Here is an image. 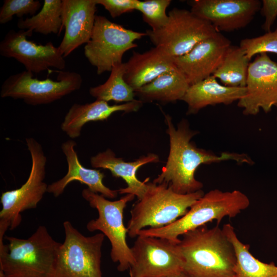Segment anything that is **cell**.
<instances>
[{
  "label": "cell",
  "mask_w": 277,
  "mask_h": 277,
  "mask_svg": "<svg viewBox=\"0 0 277 277\" xmlns=\"http://www.w3.org/2000/svg\"><path fill=\"white\" fill-rule=\"evenodd\" d=\"M249 62L242 48L231 45L213 75L224 86L246 87Z\"/></svg>",
  "instance_id": "d4e9b609"
},
{
  "label": "cell",
  "mask_w": 277,
  "mask_h": 277,
  "mask_svg": "<svg viewBox=\"0 0 277 277\" xmlns=\"http://www.w3.org/2000/svg\"><path fill=\"white\" fill-rule=\"evenodd\" d=\"M61 0H44L43 6L35 15L17 24L20 30H28L44 35L58 34L63 28Z\"/></svg>",
  "instance_id": "4316f807"
},
{
  "label": "cell",
  "mask_w": 277,
  "mask_h": 277,
  "mask_svg": "<svg viewBox=\"0 0 277 277\" xmlns=\"http://www.w3.org/2000/svg\"><path fill=\"white\" fill-rule=\"evenodd\" d=\"M81 75L75 72L58 71L55 81L33 78V73L25 70L9 76L1 86L2 98L22 100L28 105L51 103L80 89Z\"/></svg>",
  "instance_id": "8fae6325"
},
{
  "label": "cell",
  "mask_w": 277,
  "mask_h": 277,
  "mask_svg": "<svg viewBox=\"0 0 277 277\" xmlns=\"http://www.w3.org/2000/svg\"><path fill=\"white\" fill-rule=\"evenodd\" d=\"M262 3L261 12L265 17L262 28L268 32L271 31V28L277 17V0H263Z\"/></svg>",
  "instance_id": "1f68e13d"
},
{
  "label": "cell",
  "mask_w": 277,
  "mask_h": 277,
  "mask_svg": "<svg viewBox=\"0 0 277 277\" xmlns=\"http://www.w3.org/2000/svg\"><path fill=\"white\" fill-rule=\"evenodd\" d=\"M276 107H277V105H276ZM276 122H277V115H276Z\"/></svg>",
  "instance_id": "836d02e7"
},
{
  "label": "cell",
  "mask_w": 277,
  "mask_h": 277,
  "mask_svg": "<svg viewBox=\"0 0 277 277\" xmlns=\"http://www.w3.org/2000/svg\"><path fill=\"white\" fill-rule=\"evenodd\" d=\"M32 160L31 169L26 182L19 188L2 193L0 211V238L8 229L13 230L21 224L23 211L34 209L47 192L44 182L47 157L41 144L33 137L26 138Z\"/></svg>",
  "instance_id": "8992f818"
},
{
  "label": "cell",
  "mask_w": 277,
  "mask_h": 277,
  "mask_svg": "<svg viewBox=\"0 0 277 277\" xmlns=\"http://www.w3.org/2000/svg\"><path fill=\"white\" fill-rule=\"evenodd\" d=\"M231 45L230 41L218 32L186 54L173 57V62L191 85L214 74Z\"/></svg>",
  "instance_id": "2e32d148"
},
{
  "label": "cell",
  "mask_w": 277,
  "mask_h": 277,
  "mask_svg": "<svg viewBox=\"0 0 277 277\" xmlns=\"http://www.w3.org/2000/svg\"><path fill=\"white\" fill-rule=\"evenodd\" d=\"M41 7L37 0H5L0 9V24L8 23L14 15L19 18L28 14L32 16Z\"/></svg>",
  "instance_id": "f546056e"
},
{
  "label": "cell",
  "mask_w": 277,
  "mask_h": 277,
  "mask_svg": "<svg viewBox=\"0 0 277 277\" xmlns=\"http://www.w3.org/2000/svg\"><path fill=\"white\" fill-rule=\"evenodd\" d=\"M179 242L138 235L131 247L134 262L129 268L130 276L168 277L183 272Z\"/></svg>",
  "instance_id": "7c38bea8"
},
{
  "label": "cell",
  "mask_w": 277,
  "mask_h": 277,
  "mask_svg": "<svg viewBox=\"0 0 277 277\" xmlns=\"http://www.w3.org/2000/svg\"><path fill=\"white\" fill-rule=\"evenodd\" d=\"M246 87H229L218 83L212 75L190 86L181 101L188 105L187 114H196L208 106L226 105L242 98L246 94Z\"/></svg>",
  "instance_id": "7402d4cb"
},
{
  "label": "cell",
  "mask_w": 277,
  "mask_h": 277,
  "mask_svg": "<svg viewBox=\"0 0 277 277\" xmlns=\"http://www.w3.org/2000/svg\"><path fill=\"white\" fill-rule=\"evenodd\" d=\"M108 11L113 18L122 14L136 10L138 0H95Z\"/></svg>",
  "instance_id": "4dcf8cb0"
},
{
  "label": "cell",
  "mask_w": 277,
  "mask_h": 277,
  "mask_svg": "<svg viewBox=\"0 0 277 277\" xmlns=\"http://www.w3.org/2000/svg\"><path fill=\"white\" fill-rule=\"evenodd\" d=\"M190 86L183 74L175 67L134 91L142 102L167 103L181 100Z\"/></svg>",
  "instance_id": "603a6c76"
},
{
  "label": "cell",
  "mask_w": 277,
  "mask_h": 277,
  "mask_svg": "<svg viewBox=\"0 0 277 277\" xmlns=\"http://www.w3.org/2000/svg\"><path fill=\"white\" fill-rule=\"evenodd\" d=\"M164 115L169 136L170 150L165 166L153 183H165L177 193H191L202 190L203 187V183L194 177L195 171L202 164L228 160L249 165L254 163L244 153L225 152L217 155L198 148L191 141L197 132L190 129L187 120H182L175 128L170 116Z\"/></svg>",
  "instance_id": "6da1fadb"
},
{
  "label": "cell",
  "mask_w": 277,
  "mask_h": 277,
  "mask_svg": "<svg viewBox=\"0 0 277 277\" xmlns=\"http://www.w3.org/2000/svg\"><path fill=\"white\" fill-rule=\"evenodd\" d=\"M125 64L114 66L107 80L103 84L91 87L90 94L97 100L116 103L130 102L135 101L134 90L125 81L124 76Z\"/></svg>",
  "instance_id": "484cf974"
},
{
  "label": "cell",
  "mask_w": 277,
  "mask_h": 277,
  "mask_svg": "<svg viewBox=\"0 0 277 277\" xmlns=\"http://www.w3.org/2000/svg\"><path fill=\"white\" fill-rule=\"evenodd\" d=\"M240 47L250 61L258 54L268 52L277 54V28L273 31L266 32L261 36L242 39Z\"/></svg>",
  "instance_id": "f1b7e54d"
},
{
  "label": "cell",
  "mask_w": 277,
  "mask_h": 277,
  "mask_svg": "<svg viewBox=\"0 0 277 277\" xmlns=\"http://www.w3.org/2000/svg\"><path fill=\"white\" fill-rule=\"evenodd\" d=\"M190 11L210 23L219 32H231L246 27L261 9L258 0H194Z\"/></svg>",
  "instance_id": "9a60e30c"
},
{
  "label": "cell",
  "mask_w": 277,
  "mask_h": 277,
  "mask_svg": "<svg viewBox=\"0 0 277 277\" xmlns=\"http://www.w3.org/2000/svg\"><path fill=\"white\" fill-rule=\"evenodd\" d=\"M246 88V95L238 103L244 115H256L261 109L268 113L276 106L277 63L267 53L258 55L250 63Z\"/></svg>",
  "instance_id": "5bb4252c"
},
{
  "label": "cell",
  "mask_w": 277,
  "mask_h": 277,
  "mask_svg": "<svg viewBox=\"0 0 277 277\" xmlns=\"http://www.w3.org/2000/svg\"><path fill=\"white\" fill-rule=\"evenodd\" d=\"M178 243L184 271L192 277H235L234 247L218 225L189 231Z\"/></svg>",
  "instance_id": "7a4b0ae2"
},
{
  "label": "cell",
  "mask_w": 277,
  "mask_h": 277,
  "mask_svg": "<svg viewBox=\"0 0 277 277\" xmlns=\"http://www.w3.org/2000/svg\"><path fill=\"white\" fill-rule=\"evenodd\" d=\"M250 205L248 197L242 191L211 190L195 202L183 216L173 223L158 228L142 229L138 235L167 239L176 242L185 233L214 221L217 224L226 217L233 218Z\"/></svg>",
  "instance_id": "277c9868"
},
{
  "label": "cell",
  "mask_w": 277,
  "mask_h": 277,
  "mask_svg": "<svg viewBox=\"0 0 277 277\" xmlns=\"http://www.w3.org/2000/svg\"><path fill=\"white\" fill-rule=\"evenodd\" d=\"M143 102L140 100L120 105H110L108 102L96 100L85 104H74L69 109L61 128L71 138L78 137L83 126L90 122L104 121L117 111L131 112L137 111Z\"/></svg>",
  "instance_id": "ffe728a7"
},
{
  "label": "cell",
  "mask_w": 277,
  "mask_h": 277,
  "mask_svg": "<svg viewBox=\"0 0 277 277\" xmlns=\"http://www.w3.org/2000/svg\"><path fill=\"white\" fill-rule=\"evenodd\" d=\"M146 35L96 15L92 35L84 47V54L100 75L110 72L112 67L122 63L124 53L136 48L134 41Z\"/></svg>",
  "instance_id": "9c48e42d"
},
{
  "label": "cell",
  "mask_w": 277,
  "mask_h": 277,
  "mask_svg": "<svg viewBox=\"0 0 277 277\" xmlns=\"http://www.w3.org/2000/svg\"><path fill=\"white\" fill-rule=\"evenodd\" d=\"M65 238L60 246L54 277H103L102 233L84 235L69 221L63 223Z\"/></svg>",
  "instance_id": "ba28073f"
},
{
  "label": "cell",
  "mask_w": 277,
  "mask_h": 277,
  "mask_svg": "<svg viewBox=\"0 0 277 277\" xmlns=\"http://www.w3.org/2000/svg\"><path fill=\"white\" fill-rule=\"evenodd\" d=\"M162 28L147 30L146 34L155 47H160L172 57L183 55L202 41L218 31L208 22L190 10L173 8Z\"/></svg>",
  "instance_id": "30bf717a"
},
{
  "label": "cell",
  "mask_w": 277,
  "mask_h": 277,
  "mask_svg": "<svg viewBox=\"0 0 277 277\" xmlns=\"http://www.w3.org/2000/svg\"><path fill=\"white\" fill-rule=\"evenodd\" d=\"M97 5L95 0H62L61 16L65 34L58 48L64 57L90 39Z\"/></svg>",
  "instance_id": "e0dca14e"
},
{
  "label": "cell",
  "mask_w": 277,
  "mask_h": 277,
  "mask_svg": "<svg viewBox=\"0 0 277 277\" xmlns=\"http://www.w3.org/2000/svg\"><path fill=\"white\" fill-rule=\"evenodd\" d=\"M125 64L124 79L134 90L176 67L173 57L157 47L143 53L134 52Z\"/></svg>",
  "instance_id": "44dd1931"
},
{
  "label": "cell",
  "mask_w": 277,
  "mask_h": 277,
  "mask_svg": "<svg viewBox=\"0 0 277 277\" xmlns=\"http://www.w3.org/2000/svg\"><path fill=\"white\" fill-rule=\"evenodd\" d=\"M159 162L158 155L150 153L133 162H126L122 158L117 157L110 149L100 152L91 157V165L94 168H103L110 171L112 176L121 177L127 184L126 188L118 190L120 194H132L141 199L147 190L148 179L140 181L136 176L137 170L143 165Z\"/></svg>",
  "instance_id": "d6986e66"
},
{
  "label": "cell",
  "mask_w": 277,
  "mask_h": 277,
  "mask_svg": "<svg viewBox=\"0 0 277 277\" xmlns=\"http://www.w3.org/2000/svg\"><path fill=\"white\" fill-rule=\"evenodd\" d=\"M168 277H192V276H191L190 275H189V274H188L187 273L183 271L179 274L171 276H168Z\"/></svg>",
  "instance_id": "d6a6232c"
},
{
  "label": "cell",
  "mask_w": 277,
  "mask_h": 277,
  "mask_svg": "<svg viewBox=\"0 0 277 277\" xmlns=\"http://www.w3.org/2000/svg\"><path fill=\"white\" fill-rule=\"evenodd\" d=\"M222 229L234 249L235 277H277V266L273 262H263L253 256L250 245L239 240L231 224H224Z\"/></svg>",
  "instance_id": "cb8c5ba5"
},
{
  "label": "cell",
  "mask_w": 277,
  "mask_h": 277,
  "mask_svg": "<svg viewBox=\"0 0 277 277\" xmlns=\"http://www.w3.org/2000/svg\"><path fill=\"white\" fill-rule=\"evenodd\" d=\"M75 141L69 140L62 143V150L66 156L68 170L62 179L48 185L47 192L58 197L64 191L71 182L76 181L87 186L91 191L100 193L108 199L115 198L118 190H112L106 186L103 180L105 176L100 170L86 168L79 161L75 147Z\"/></svg>",
  "instance_id": "ac0fdd59"
},
{
  "label": "cell",
  "mask_w": 277,
  "mask_h": 277,
  "mask_svg": "<svg viewBox=\"0 0 277 277\" xmlns=\"http://www.w3.org/2000/svg\"><path fill=\"white\" fill-rule=\"evenodd\" d=\"M0 240V277H54L59 249L43 225L28 239L5 235Z\"/></svg>",
  "instance_id": "3957f363"
},
{
  "label": "cell",
  "mask_w": 277,
  "mask_h": 277,
  "mask_svg": "<svg viewBox=\"0 0 277 277\" xmlns=\"http://www.w3.org/2000/svg\"><path fill=\"white\" fill-rule=\"evenodd\" d=\"M82 197L98 212V217L88 222L87 229L90 232L100 231L109 240L111 249L110 256L114 263H118L119 271L128 270L133 264L131 247L127 243V227L124 223V211L128 202L135 195L127 194L116 201H110L103 195L85 188Z\"/></svg>",
  "instance_id": "52a82bcc"
},
{
  "label": "cell",
  "mask_w": 277,
  "mask_h": 277,
  "mask_svg": "<svg viewBox=\"0 0 277 277\" xmlns=\"http://www.w3.org/2000/svg\"><path fill=\"white\" fill-rule=\"evenodd\" d=\"M170 0H145L138 1L136 10L142 14L143 21L148 24L152 30H158L164 27L168 20L166 13Z\"/></svg>",
  "instance_id": "83f0119b"
},
{
  "label": "cell",
  "mask_w": 277,
  "mask_h": 277,
  "mask_svg": "<svg viewBox=\"0 0 277 277\" xmlns=\"http://www.w3.org/2000/svg\"><path fill=\"white\" fill-rule=\"evenodd\" d=\"M147 190L130 210L128 235L136 238L146 227L158 228L169 225L186 213L204 194L202 190L180 194L165 183H148Z\"/></svg>",
  "instance_id": "5b68a950"
},
{
  "label": "cell",
  "mask_w": 277,
  "mask_h": 277,
  "mask_svg": "<svg viewBox=\"0 0 277 277\" xmlns=\"http://www.w3.org/2000/svg\"><path fill=\"white\" fill-rule=\"evenodd\" d=\"M32 32L28 30H9L0 43L2 56L14 58L23 64L26 70L38 73L50 68L60 70L65 69L66 62L58 47L52 42L45 45L29 41Z\"/></svg>",
  "instance_id": "4fadbf2b"
}]
</instances>
